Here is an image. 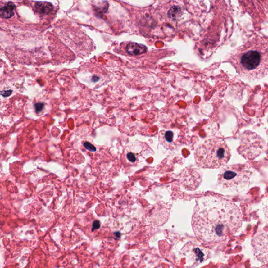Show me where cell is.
<instances>
[{"instance_id":"1","label":"cell","mask_w":268,"mask_h":268,"mask_svg":"<svg viewBox=\"0 0 268 268\" xmlns=\"http://www.w3.org/2000/svg\"><path fill=\"white\" fill-rule=\"evenodd\" d=\"M242 224L240 210L231 201L213 195L196 200L192 226L200 241L208 243L223 242L236 233Z\"/></svg>"},{"instance_id":"2","label":"cell","mask_w":268,"mask_h":268,"mask_svg":"<svg viewBox=\"0 0 268 268\" xmlns=\"http://www.w3.org/2000/svg\"><path fill=\"white\" fill-rule=\"evenodd\" d=\"M230 62L240 76L252 80L265 78L268 74L267 51L261 47H245L234 54Z\"/></svg>"},{"instance_id":"3","label":"cell","mask_w":268,"mask_h":268,"mask_svg":"<svg viewBox=\"0 0 268 268\" xmlns=\"http://www.w3.org/2000/svg\"><path fill=\"white\" fill-rule=\"evenodd\" d=\"M194 157L197 165L202 168H220L229 161L231 152L224 140L211 138L197 148Z\"/></svg>"},{"instance_id":"4","label":"cell","mask_w":268,"mask_h":268,"mask_svg":"<svg viewBox=\"0 0 268 268\" xmlns=\"http://www.w3.org/2000/svg\"><path fill=\"white\" fill-rule=\"evenodd\" d=\"M252 175V171L245 165L228 166L218 174V183L222 188L241 191L248 188Z\"/></svg>"},{"instance_id":"5","label":"cell","mask_w":268,"mask_h":268,"mask_svg":"<svg viewBox=\"0 0 268 268\" xmlns=\"http://www.w3.org/2000/svg\"><path fill=\"white\" fill-rule=\"evenodd\" d=\"M260 137L252 132H246L242 137L238 148L240 154L249 160H253L260 155L263 145Z\"/></svg>"},{"instance_id":"6","label":"cell","mask_w":268,"mask_h":268,"mask_svg":"<svg viewBox=\"0 0 268 268\" xmlns=\"http://www.w3.org/2000/svg\"><path fill=\"white\" fill-rule=\"evenodd\" d=\"M182 252L189 261L195 266L203 263L210 258V251L207 248L188 243L182 249Z\"/></svg>"},{"instance_id":"7","label":"cell","mask_w":268,"mask_h":268,"mask_svg":"<svg viewBox=\"0 0 268 268\" xmlns=\"http://www.w3.org/2000/svg\"><path fill=\"white\" fill-rule=\"evenodd\" d=\"M252 246L255 259L261 263H268L267 232L257 234L252 240Z\"/></svg>"},{"instance_id":"8","label":"cell","mask_w":268,"mask_h":268,"mask_svg":"<svg viewBox=\"0 0 268 268\" xmlns=\"http://www.w3.org/2000/svg\"><path fill=\"white\" fill-rule=\"evenodd\" d=\"M201 176L198 172L194 171V170H184L182 173L181 181L184 187L186 189L189 190H194L198 188L201 180Z\"/></svg>"},{"instance_id":"9","label":"cell","mask_w":268,"mask_h":268,"mask_svg":"<svg viewBox=\"0 0 268 268\" xmlns=\"http://www.w3.org/2000/svg\"><path fill=\"white\" fill-rule=\"evenodd\" d=\"M126 50L129 55L133 56H138L142 55L147 52V47L143 45L132 42L127 46Z\"/></svg>"},{"instance_id":"10","label":"cell","mask_w":268,"mask_h":268,"mask_svg":"<svg viewBox=\"0 0 268 268\" xmlns=\"http://www.w3.org/2000/svg\"><path fill=\"white\" fill-rule=\"evenodd\" d=\"M15 7L16 6L13 2H8L4 7L0 8V17L4 18L12 17L14 14V11Z\"/></svg>"},{"instance_id":"11","label":"cell","mask_w":268,"mask_h":268,"mask_svg":"<svg viewBox=\"0 0 268 268\" xmlns=\"http://www.w3.org/2000/svg\"><path fill=\"white\" fill-rule=\"evenodd\" d=\"M35 7L37 12L43 14H49L53 9V5L47 2H37Z\"/></svg>"},{"instance_id":"12","label":"cell","mask_w":268,"mask_h":268,"mask_svg":"<svg viewBox=\"0 0 268 268\" xmlns=\"http://www.w3.org/2000/svg\"><path fill=\"white\" fill-rule=\"evenodd\" d=\"M174 134L172 131H166V132H160V140L162 142L164 145L170 144L172 143L173 141Z\"/></svg>"},{"instance_id":"13","label":"cell","mask_w":268,"mask_h":268,"mask_svg":"<svg viewBox=\"0 0 268 268\" xmlns=\"http://www.w3.org/2000/svg\"><path fill=\"white\" fill-rule=\"evenodd\" d=\"M180 13V8L178 6H174L170 8V10L169 11V17L171 18H175L178 16Z\"/></svg>"},{"instance_id":"14","label":"cell","mask_w":268,"mask_h":268,"mask_svg":"<svg viewBox=\"0 0 268 268\" xmlns=\"http://www.w3.org/2000/svg\"><path fill=\"white\" fill-rule=\"evenodd\" d=\"M84 145L85 148L90 152H94L96 151V148L94 147V146L92 145L91 143H89V142H85L84 143Z\"/></svg>"},{"instance_id":"15","label":"cell","mask_w":268,"mask_h":268,"mask_svg":"<svg viewBox=\"0 0 268 268\" xmlns=\"http://www.w3.org/2000/svg\"><path fill=\"white\" fill-rule=\"evenodd\" d=\"M43 107H44V104L43 103H39L35 104V108L36 112L39 113L40 112H42L43 110Z\"/></svg>"},{"instance_id":"16","label":"cell","mask_w":268,"mask_h":268,"mask_svg":"<svg viewBox=\"0 0 268 268\" xmlns=\"http://www.w3.org/2000/svg\"><path fill=\"white\" fill-rule=\"evenodd\" d=\"M127 157L128 160H129L130 162H134L136 161V157H135V155L131 152L127 153Z\"/></svg>"},{"instance_id":"17","label":"cell","mask_w":268,"mask_h":268,"mask_svg":"<svg viewBox=\"0 0 268 268\" xmlns=\"http://www.w3.org/2000/svg\"><path fill=\"white\" fill-rule=\"evenodd\" d=\"M12 90H8V91H4L0 92V94L3 95V97H8L12 93Z\"/></svg>"},{"instance_id":"18","label":"cell","mask_w":268,"mask_h":268,"mask_svg":"<svg viewBox=\"0 0 268 268\" xmlns=\"http://www.w3.org/2000/svg\"><path fill=\"white\" fill-rule=\"evenodd\" d=\"M92 226H93V228H92V231H93L94 230L98 229V228L100 227V222L98 221H97V220L94 221Z\"/></svg>"}]
</instances>
